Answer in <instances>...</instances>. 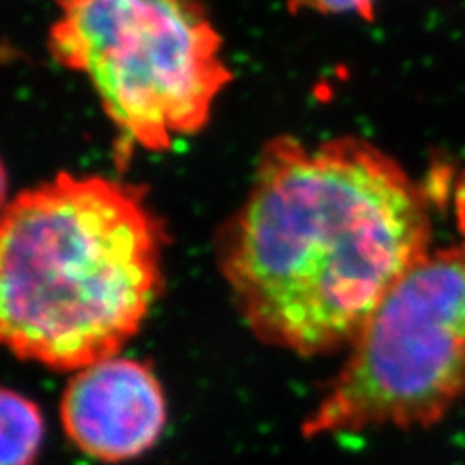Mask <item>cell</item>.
<instances>
[{"label":"cell","instance_id":"cell-6","mask_svg":"<svg viewBox=\"0 0 465 465\" xmlns=\"http://www.w3.org/2000/svg\"><path fill=\"white\" fill-rule=\"evenodd\" d=\"M3 458L0 465H32L43 439V417L34 401L18 391L3 390L0 398Z\"/></svg>","mask_w":465,"mask_h":465},{"label":"cell","instance_id":"cell-8","mask_svg":"<svg viewBox=\"0 0 465 465\" xmlns=\"http://www.w3.org/2000/svg\"><path fill=\"white\" fill-rule=\"evenodd\" d=\"M454 212H456V222H458V229L461 232L463 239V249H465V173L460 177V181L456 183L454 188Z\"/></svg>","mask_w":465,"mask_h":465},{"label":"cell","instance_id":"cell-7","mask_svg":"<svg viewBox=\"0 0 465 465\" xmlns=\"http://www.w3.org/2000/svg\"><path fill=\"white\" fill-rule=\"evenodd\" d=\"M297 8H309L320 14H351L372 18L376 0H291Z\"/></svg>","mask_w":465,"mask_h":465},{"label":"cell","instance_id":"cell-3","mask_svg":"<svg viewBox=\"0 0 465 465\" xmlns=\"http://www.w3.org/2000/svg\"><path fill=\"white\" fill-rule=\"evenodd\" d=\"M49 51L90 80L126 150H169L210 121L231 82L194 0H56Z\"/></svg>","mask_w":465,"mask_h":465},{"label":"cell","instance_id":"cell-5","mask_svg":"<svg viewBox=\"0 0 465 465\" xmlns=\"http://www.w3.org/2000/svg\"><path fill=\"white\" fill-rule=\"evenodd\" d=\"M167 419L162 384L133 359L111 357L76 371L61 400V420L84 454L126 461L150 450Z\"/></svg>","mask_w":465,"mask_h":465},{"label":"cell","instance_id":"cell-1","mask_svg":"<svg viewBox=\"0 0 465 465\" xmlns=\"http://www.w3.org/2000/svg\"><path fill=\"white\" fill-rule=\"evenodd\" d=\"M429 239L427 202L390 155L355 138H278L217 256L262 341L318 355L351 345Z\"/></svg>","mask_w":465,"mask_h":465},{"label":"cell","instance_id":"cell-4","mask_svg":"<svg viewBox=\"0 0 465 465\" xmlns=\"http://www.w3.org/2000/svg\"><path fill=\"white\" fill-rule=\"evenodd\" d=\"M465 396V249L429 251L351 341L302 434L429 427Z\"/></svg>","mask_w":465,"mask_h":465},{"label":"cell","instance_id":"cell-2","mask_svg":"<svg viewBox=\"0 0 465 465\" xmlns=\"http://www.w3.org/2000/svg\"><path fill=\"white\" fill-rule=\"evenodd\" d=\"M165 232L138 188L61 173L0 227V336L54 371L116 357L162 287Z\"/></svg>","mask_w":465,"mask_h":465}]
</instances>
